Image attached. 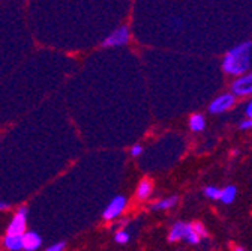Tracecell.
I'll return each instance as SVG.
<instances>
[{
	"mask_svg": "<svg viewBox=\"0 0 252 251\" xmlns=\"http://www.w3.org/2000/svg\"><path fill=\"white\" fill-rule=\"evenodd\" d=\"M26 224H27V208L26 206H21L14 218L11 219V223L8 226V233L6 235H11V236H23L26 233Z\"/></svg>",
	"mask_w": 252,
	"mask_h": 251,
	"instance_id": "cell-3",
	"label": "cell"
},
{
	"mask_svg": "<svg viewBox=\"0 0 252 251\" xmlns=\"http://www.w3.org/2000/svg\"><path fill=\"white\" fill-rule=\"evenodd\" d=\"M126 203H128V200H126V197L125 196H116L110 203H108V206L104 209V212H102V216H104V219H116L117 216H120L122 215V212L125 211V208H126Z\"/></svg>",
	"mask_w": 252,
	"mask_h": 251,
	"instance_id": "cell-6",
	"label": "cell"
},
{
	"mask_svg": "<svg viewBox=\"0 0 252 251\" xmlns=\"http://www.w3.org/2000/svg\"><path fill=\"white\" fill-rule=\"evenodd\" d=\"M11 206H9V203H6V202H0V211H6V209H9Z\"/></svg>",
	"mask_w": 252,
	"mask_h": 251,
	"instance_id": "cell-22",
	"label": "cell"
},
{
	"mask_svg": "<svg viewBox=\"0 0 252 251\" xmlns=\"http://www.w3.org/2000/svg\"><path fill=\"white\" fill-rule=\"evenodd\" d=\"M233 251H245V248H243V247H234Z\"/></svg>",
	"mask_w": 252,
	"mask_h": 251,
	"instance_id": "cell-23",
	"label": "cell"
},
{
	"mask_svg": "<svg viewBox=\"0 0 252 251\" xmlns=\"http://www.w3.org/2000/svg\"><path fill=\"white\" fill-rule=\"evenodd\" d=\"M179 202V197L177 196H171V197H167V199H162L159 202H155L150 209L152 211H167V209H171L173 206H176Z\"/></svg>",
	"mask_w": 252,
	"mask_h": 251,
	"instance_id": "cell-10",
	"label": "cell"
},
{
	"mask_svg": "<svg viewBox=\"0 0 252 251\" xmlns=\"http://www.w3.org/2000/svg\"><path fill=\"white\" fill-rule=\"evenodd\" d=\"M129 239H131V235H129L128 232H126V230H119V232H116V235H114V241H116L117 244H128Z\"/></svg>",
	"mask_w": 252,
	"mask_h": 251,
	"instance_id": "cell-16",
	"label": "cell"
},
{
	"mask_svg": "<svg viewBox=\"0 0 252 251\" xmlns=\"http://www.w3.org/2000/svg\"><path fill=\"white\" fill-rule=\"evenodd\" d=\"M3 245L9 250V251H18V250H23V241H21V236H11V235H6L5 239H3Z\"/></svg>",
	"mask_w": 252,
	"mask_h": 251,
	"instance_id": "cell-13",
	"label": "cell"
},
{
	"mask_svg": "<svg viewBox=\"0 0 252 251\" xmlns=\"http://www.w3.org/2000/svg\"><path fill=\"white\" fill-rule=\"evenodd\" d=\"M141 153H143V146L141 144H134L131 147V155L132 156H140Z\"/></svg>",
	"mask_w": 252,
	"mask_h": 251,
	"instance_id": "cell-20",
	"label": "cell"
},
{
	"mask_svg": "<svg viewBox=\"0 0 252 251\" xmlns=\"http://www.w3.org/2000/svg\"><path fill=\"white\" fill-rule=\"evenodd\" d=\"M183 226H185V223H182V221H177V223H174V226L171 227V230H170V233H168V241H170V242H177V241H182Z\"/></svg>",
	"mask_w": 252,
	"mask_h": 251,
	"instance_id": "cell-14",
	"label": "cell"
},
{
	"mask_svg": "<svg viewBox=\"0 0 252 251\" xmlns=\"http://www.w3.org/2000/svg\"><path fill=\"white\" fill-rule=\"evenodd\" d=\"M251 53H252V42L245 41L224 56L222 60V70L225 74H230L233 77H240L246 74V71L251 68Z\"/></svg>",
	"mask_w": 252,
	"mask_h": 251,
	"instance_id": "cell-1",
	"label": "cell"
},
{
	"mask_svg": "<svg viewBox=\"0 0 252 251\" xmlns=\"http://www.w3.org/2000/svg\"><path fill=\"white\" fill-rule=\"evenodd\" d=\"M239 128H240L242 131L252 130V119H243V120L239 123Z\"/></svg>",
	"mask_w": 252,
	"mask_h": 251,
	"instance_id": "cell-19",
	"label": "cell"
},
{
	"mask_svg": "<svg viewBox=\"0 0 252 251\" xmlns=\"http://www.w3.org/2000/svg\"><path fill=\"white\" fill-rule=\"evenodd\" d=\"M23 241V250L26 251H36L42 245V238L36 232H26L21 236Z\"/></svg>",
	"mask_w": 252,
	"mask_h": 251,
	"instance_id": "cell-7",
	"label": "cell"
},
{
	"mask_svg": "<svg viewBox=\"0 0 252 251\" xmlns=\"http://www.w3.org/2000/svg\"><path fill=\"white\" fill-rule=\"evenodd\" d=\"M234 104H236V97L233 93H222V95H219L218 98H215L210 103L209 111L212 114H219V113H224V111L230 110Z\"/></svg>",
	"mask_w": 252,
	"mask_h": 251,
	"instance_id": "cell-5",
	"label": "cell"
},
{
	"mask_svg": "<svg viewBox=\"0 0 252 251\" xmlns=\"http://www.w3.org/2000/svg\"><path fill=\"white\" fill-rule=\"evenodd\" d=\"M236 196H237V188L234 185H228V186H225V188L220 190L219 200L222 203H225V205H230V203H233L236 200Z\"/></svg>",
	"mask_w": 252,
	"mask_h": 251,
	"instance_id": "cell-11",
	"label": "cell"
},
{
	"mask_svg": "<svg viewBox=\"0 0 252 251\" xmlns=\"http://www.w3.org/2000/svg\"><path fill=\"white\" fill-rule=\"evenodd\" d=\"M192 224V229H194V232L197 233V236L201 239V238H207V235H209V232H207V229H206V226H203L201 223H191Z\"/></svg>",
	"mask_w": 252,
	"mask_h": 251,
	"instance_id": "cell-17",
	"label": "cell"
},
{
	"mask_svg": "<svg viewBox=\"0 0 252 251\" xmlns=\"http://www.w3.org/2000/svg\"><path fill=\"white\" fill-rule=\"evenodd\" d=\"M131 34H129V29L126 26H120L117 27L113 34H110L101 44V47L108 48V47H120V45H126L129 42Z\"/></svg>",
	"mask_w": 252,
	"mask_h": 251,
	"instance_id": "cell-2",
	"label": "cell"
},
{
	"mask_svg": "<svg viewBox=\"0 0 252 251\" xmlns=\"http://www.w3.org/2000/svg\"><path fill=\"white\" fill-rule=\"evenodd\" d=\"M152 191H153V183H152V180L150 179H143L138 183V186H137V199L138 200H146V199L150 197Z\"/></svg>",
	"mask_w": 252,
	"mask_h": 251,
	"instance_id": "cell-8",
	"label": "cell"
},
{
	"mask_svg": "<svg viewBox=\"0 0 252 251\" xmlns=\"http://www.w3.org/2000/svg\"><path fill=\"white\" fill-rule=\"evenodd\" d=\"M182 241H186L188 244H191V245L200 244L201 239H200V238L197 236V233L194 232L191 223H185V226H183V233H182Z\"/></svg>",
	"mask_w": 252,
	"mask_h": 251,
	"instance_id": "cell-9",
	"label": "cell"
},
{
	"mask_svg": "<svg viewBox=\"0 0 252 251\" xmlns=\"http://www.w3.org/2000/svg\"><path fill=\"white\" fill-rule=\"evenodd\" d=\"M231 93L234 97L252 95V72H246V74L237 77L231 83Z\"/></svg>",
	"mask_w": 252,
	"mask_h": 251,
	"instance_id": "cell-4",
	"label": "cell"
},
{
	"mask_svg": "<svg viewBox=\"0 0 252 251\" xmlns=\"http://www.w3.org/2000/svg\"><path fill=\"white\" fill-rule=\"evenodd\" d=\"M189 128L195 133H200L206 128V117L200 113H195L189 117Z\"/></svg>",
	"mask_w": 252,
	"mask_h": 251,
	"instance_id": "cell-12",
	"label": "cell"
},
{
	"mask_svg": "<svg viewBox=\"0 0 252 251\" xmlns=\"http://www.w3.org/2000/svg\"><path fill=\"white\" fill-rule=\"evenodd\" d=\"M65 247H66L65 242H56V244L50 245L45 251H63V250H65Z\"/></svg>",
	"mask_w": 252,
	"mask_h": 251,
	"instance_id": "cell-18",
	"label": "cell"
},
{
	"mask_svg": "<svg viewBox=\"0 0 252 251\" xmlns=\"http://www.w3.org/2000/svg\"><path fill=\"white\" fill-rule=\"evenodd\" d=\"M245 113H246L248 119H252V101L248 103V106H246V108H245Z\"/></svg>",
	"mask_w": 252,
	"mask_h": 251,
	"instance_id": "cell-21",
	"label": "cell"
},
{
	"mask_svg": "<svg viewBox=\"0 0 252 251\" xmlns=\"http://www.w3.org/2000/svg\"><path fill=\"white\" fill-rule=\"evenodd\" d=\"M203 194H204L207 199H210V200H219V197H220V188L213 186V185L204 186V188H203Z\"/></svg>",
	"mask_w": 252,
	"mask_h": 251,
	"instance_id": "cell-15",
	"label": "cell"
}]
</instances>
